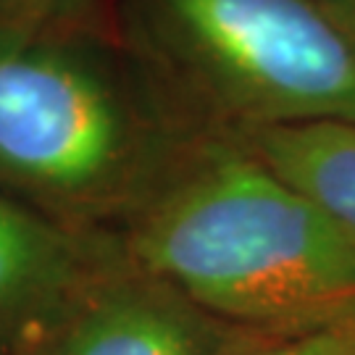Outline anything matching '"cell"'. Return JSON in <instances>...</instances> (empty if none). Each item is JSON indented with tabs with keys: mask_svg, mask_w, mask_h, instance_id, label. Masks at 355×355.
<instances>
[{
	"mask_svg": "<svg viewBox=\"0 0 355 355\" xmlns=\"http://www.w3.org/2000/svg\"><path fill=\"white\" fill-rule=\"evenodd\" d=\"M98 3L101 0H0V35L53 24Z\"/></svg>",
	"mask_w": 355,
	"mask_h": 355,
	"instance_id": "8",
	"label": "cell"
},
{
	"mask_svg": "<svg viewBox=\"0 0 355 355\" xmlns=\"http://www.w3.org/2000/svg\"><path fill=\"white\" fill-rule=\"evenodd\" d=\"M268 331L198 305L132 255L66 308L24 355H234Z\"/></svg>",
	"mask_w": 355,
	"mask_h": 355,
	"instance_id": "4",
	"label": "cell"
},
{
	"mask_svg": "<svg viewBox=\"0 0 355 355\" xmlns=\"http://www.w3.org/2000/svg\"><path fill=\"white\" fill-rule=\"evenodd\" d=\"M119 32L205 127L355 121V51L321 0H111Z\"/></svg>",
	"mask_w": 355,
	"mask_h": 355,
	"instance_id": "3",
	"label": "cell"
},
{
	"mask_svg": "<svg viewBox=\"0 0 355 355\" xmlns=\"http://www.w3.org/2000/svg\"><path fill=\"white\" fill-rule=\"evenodd\" d=\"M355 237V121H311L234 135Z\"/></svg>",
	"mask_w": 355,
	"mask_h": 355,
	"instance_id": "6",
	"label": "cell"
},
{
	"mask_svg": "<svg viewBox=\"0 0 355 355\" xmlns=\"http://www.w3.org/2000/svg\"><path fill=\"white\" fill-rule=\"evenodd\" d=\"M234 355H355V313L308 329L268 331Z\"/></svg>",
	"mask_w": 355,
	"mask_h": 355,
	"instance_id": "7",
	"label": "cell"
},
{
	"mask_svg": "<svg viewBox=\"0 0 355 355\" xmlns=\"http://www.w3.org/2000/svg\"><path fill=\"white\" fill-rule=\"evenodd\" d=\"M205 132L111 0L0 35V187L69 224L121 234Z\"/></svg>",
	"mask_w": 355,
	"mask_h": 355,
	"instance_id": "1",
	"label": "cell"
},
{
	"mask_svg": "<svg viewBox=\"0 0 355 355\" xmlns=\"http://www.w3.org/2000/svg\"><path fill=\"white\" fill-rule=\"evenodd\" d=\"M127 255L121 234L69 224L0 187V355H24Z\"/></svg>",
	"mask_w": 355,
	"mask_h": 355,
	"instance_id": "5",
	"label": "cell"
},
{
	"mask_svg": "<svg viewBox=\"0 0 355 355\" xmlns=\"http://www.w3.org/2000/svg\"><path fill=\"white\" fill-rule=\"evenodd\" d=\"M321 6L355 51V0H321Z\"/></svg>",
	"mask_w": 355,
	"mask_h": 355,
	"instance_id": "9",
	"label": "cell"
},
{
	"mask_svg": "<svg viewBox=\"0 0 355 355\" xmlns=\"http://www.w3.org/2000/svg\"><path fill=\"white\" fill-rule=\"evenodd\" d=\"M121 240L140 266L245 329L355 313V237L229 132L192 145Z\"/></svg>",
	"mask_w": 355,
	"mask_h": 355,
	"instance_id": "2",
	"label": "cell"
}]
</instances>
